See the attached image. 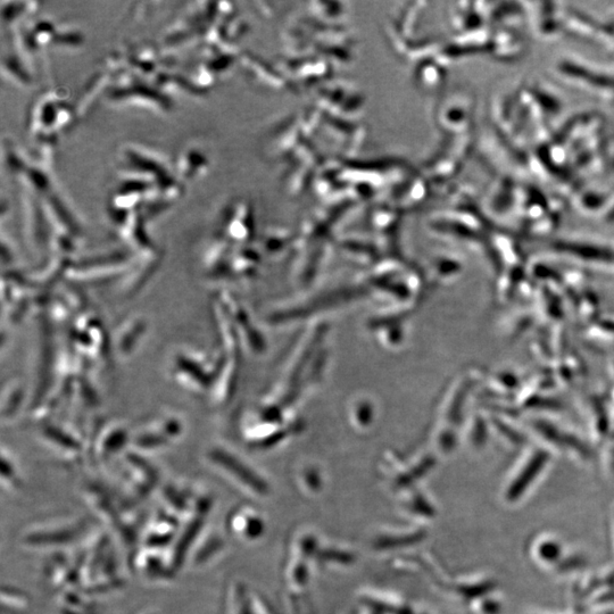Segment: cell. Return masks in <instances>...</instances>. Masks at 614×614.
<instances>
[{"label": "cell", "mask_w": 614, "mask_h": 614, "mask_svg": "<svg viewBox=\"0 0 614 614\" xmlns=\"http://www.w3.org/2000/svg\"><path fill=\"white\" fill-rule=\"evenodd\" d=\"M87 526L76 517L40 521L22 531L19 543L28 551H65L87 536Z\"/></svg>", "instance_id": "1"}, {"label": "cell", "mask_w": 614, "mask_h": 614, "mask_svg": "<svg viewBox=\"0 0 614 614\" xmlns=\"http://www.w3.org/2000/svg\"><path fill=\"white\" fill-rule=\"evenodd\" d=\"M119 483L124 501L137 504L147 499L157 487L161 476L146 455L129 451L120 456Z\"/></svg>", "instance_id": "2"}, {"label": "cell", "mask_w": 614, "mask_h": 614, "mask_svg": "<svg viewBox=\"0 0 614 614\" xmlns=\"http://www.w3.org/2000/svg\"><path fill=\"white\" fill-rule=\"evenodd\" d=\"M212 363L209 356L202 353L181 351L172 360L171 375L190 393H210L211 385L218 377Z\"/></svg>", "instance_id": "3"}, {"label": "cell", "mask_w": 614, "mask_h": 614, "mask_svg": "<svg viewBox=\"0 0 614 614\" xmlns=\"http://www.w3.org/2000/svg\"><path fill=\"white\" fill-rule=\"evenodd\" d=\"M184 421L174 414L148 423L131 438L132 451L147 455L165 450L184 435Z\"/></svg>", "instance_id": "4"}, {"label": "cell", "mask_w": 614, "mask_h": 614, "mask_svg": "<svg viewBox=\"0 0 614 614\" xmlns=\"http://www.w3.org/2000/svg\"><path fill=\"white\" fill-rule=\"evenodd\" d=\"M203 458L207 467L218 472V475L231 481L232 484L245 489L247 493L253 495L265 494V488L259 479L254 477L252 472L243 466L242 462L236 460L231 453L223 450L222 447L207 448Z\"/></svg>", "instance_id": "5"}, {"label": "cell", "mask_w": 614, "mask_h": 614, "mask_svg": "<svg viewBox=\"0 0 614 614\" xmlns=\"http://www.w3.org/2000/svg\"><path fill=\"white\" fill-rule=\"evenodd\" d=\"M130 566L135 575L146 583H170L178 572L173 568L168 551L137 546Z\"/></svg>", "instance_id": "6"}, {"label": "cell", "mask_w": 614, "mask_h": 614, "mask_svg": "<svg viewBox=\"0 0 614 614\" xmlns=\"http://www.w3.org/2000/svg\"><path fill=\"white\" fill-rule=\"evenodd\" d=\"M73 344L81 358L102 361L106 355L109 337L106 336L102 321L93 314H84L74 323Z\"/></svg>", "instance_id": "7"}, {"label": "cell", "mask_w": 614, "mask_h": 614, "mask_svg": "<svg viewBox=\"0 0 614 614\" xmlns=\"http://www.w3.org/2000/svg\"><path fill=\"white\" fill-rule=\"evenodd\" d=\"M181 521L163 508L157 510L146 519L143 530H141L138 546L169 551L174 539L178 536Z\"/></svg>", "instance_id": "8"}, {"label": "cell", "mask_w": 614, "mask_h": 614, "mask_svg": "<svg viewBox=\"0 0 614 614\" xmlns=\"http://www.w3.org/2000/svg\"><path fill=\"white\" fill-rule=\"evenodd\" d=\"M76 427L49 425L41 430V441L61 459L76 461L85 454L86 437Z\"/></svg>", "instance_id": "9"}, {"label": "cell", "mask_w": 614, "mask_h": 614, "mask_svg": "<svg viewBox=\"0 0 614 614\" xmlns=\"http://www.w3.org/2000/svg\"><path fill=\"white\" fill-rule=\"evenodd\" d=\"M131 434L129 429L114 423L107 427H102L91 439L90 451L94 459L99 463H107L126 453V448L131 444Z\"/></svg>", "instance_id": "10"}, {"label": "cell", "mask_w": 614, "mask_h": 614, "mask_svg": "<svg viewBox=\"0 0 614 614\" xmlns=\"http://www.w3.org/2000/svg\"><path fill=\"white\" fill-rule=\"evenodd\" d=\"M227 543L217 528L207 525L199 535L186 562L189 570H203L219 560Z\"/></svg>", "instance_id": "11"}, {"label": "cell", "mask_w": 614, "mask_h": 614, "mask_svg": "<svg viewBox=\"0 0 614 614\" xmlns=\"http://www.w3.org/2000/svg\"><path fill=\"white\" fill-rule=\"evenodd\" d=\"M148 330V323L143 317H134L120 326L113 340V347L120 358L128 359L138 350Z\"/></svg>", "instance_id": "12"}, {"label": "cell", "mask_w": 614, "mask_h": 614, "mask_svg": "<svg viewBox=\"0 0 614 614\" xmlns=\"http://www.w3.org/2000/svg\"><path fill=\"white\" fill-rule=\"evenodd\" d=\"M227 529L231 535L244 542H254L264 529L263 520L253 509L244 506L232 510L227 517Z\"/></svg>", "instance_id": "13"}, {"label": "cell", "mask_w": 614, "mask_h": 614, "mask_svg": "<svg viewBox=\"0 0 614 614\" xmlns=\"http://www.w3.org/2000/svg\"><path fill=\"white\" fill-rule=\"evenodd\" d=\"M157 265H159V261H157L156 257L144 259L139 264H134V267H131L130 273L124 277V282L121 286L122 293L126 296L137 294L154 275Z\"/></svg>", "instance_id": "14"}, {"label": "cell", "mask_w": 614, "mask_h": 614, "mask_svg": "<svg viewBox=\"0 0 614 614\" xmlns=\"http://www.w3.org/2000/svg\"><path fill=\"white\" fill-rule=\"evenodd\" d=\"M252 600L242 583H232L226 593V614H254Z\"/></svg>", "instance_id": "15"}, {"label": "cell", "mask_w": 614, "mask_h": 614, "mask_svg": "<svg viewBox=\"0 0 614 614\" xmlns=\"http://www.w3.org/2000/svg\"><path fill=\"white\" fill-rule=\"evenodd\" d=\"M24 400H26V391H24L20 381H13V383L8 384L3 394V420H13L16 414L20 412Z\"/></svg>", "instance_id": "16"}, {"label": "cell", "mask_w": 614, "mask_h": 614, "mask_svg": "<svg viewBox=\"0 0 614 614\" xmlns=\"http://www.w3.org/2000/svg\"><path fill=\"white\" fill-rule=\"evenodd\" d=\"M30 596L13 586H4L2 589V608L10 614H23L30 610Z\"/></svg>", "instance_id": "17"}, {"label": "cell", "mask_w": 614, "mask_h": 614, "mask_svg": "<svg viewBox=\"0 0 614 614\" xmlns=\"http://www.w3.org/2000/svg\"><path fill=\"white\" fill-rule=\"evenodd\" d=\"M2 456V486L7 491H15L21 485V475L18 464L11 453L3 448Z\"/></svg>", "instance_id": "18"}]
</instances>
